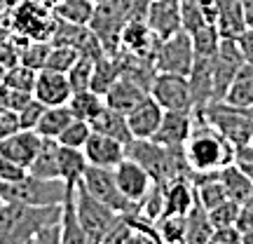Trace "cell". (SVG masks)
<instances>
[{
    "label": "cell",
    "instance_id": "cell-42",
    "mask_svg": "<svg viewBox=\"0 0 253 244\" xmlns=\"http://www.w3.org/2000/svg\"><path fill=\"white\" fill-rule=\"evenodd\" d=\"M45 103H40L38 99H31L26 101V106L19 110L17 115H19V127L21 129H36V125L40 122V118H42V113H45Z\"/></svg>",
    "mask_w": 253,
    "mask_h": 244
},
{
    "label": "cell",
    "instance_id": "cell-16",
    "mask_svg": "<svg viewBox=\"0 0 253 244\" xmlns=\"http://www.w3.org/2000/svg\"><path fill=\"white\" fill-rule=\"evenodd\" d=\"M82 150L91 167H103V169H115L126 157V146L113 136L101 134V132H91Z\"/></svg>",
    "mask_w": 253,
    "mask_h": 244
},
{
    "label": "cell",
    "instance_id": "cell-44",
    "mask_svg": "<svg viewBox=\"0 0 253 244\" xmlns=\"http://www.w3.org/2000/svg\"><path fill=\"white\" fill-rule=\"evenodd\" d=\"M209 244H242V233L237 226L213 228V233L209 237Z\"/></svg>",
    "mask_w": 253,
    "mask_h": 244
},
{
    "label": "cell",
    "instance_id": "cell-24",
    "mask_svg": "<svg viewBox=\"0 0 253 244\" xmlns=\"http://www.w3.org/2000/svg\"><path fill=\"white\" fill-rule=\"evenodd\" d=\"M218 179H220L223 188H225V195L230 199L244 204L246 199L251 197L253 183H251V179L246 176L244 169L239 167V162H232V164H227V167H223V169L218 172Z\"/></svg>",
    "mask_w": 253,
    "mask_h": 244
},
{
    "label": "cell",
    "instance_id": "cell-28",
    "mask_svg": "<svg viewBox=\"0 0 253 244\" xmlns=\"http://www.w3.org/2000/svg\"><path fill=\"white\" fill-rule=\"evenodd\" d=\"M68 108H71L75 120H84V122L91 125L94 120L99 118L101 110L106 108V101L94 90H82V92H73L71 101H68Z\"/></svg>",
    "mask_w": 253,
    "mask_h": 244
},
{
    "label": "cell",
    "instance_id": "cell-37",
    "mask_svg": "<svg viewBox=\"0 0 253 244\" xmlns=\"http://www.w3.org/2000/svg\"><path fill=\"white\" fill-rule=\"evenodd\" d=\"M36 73L33 68H26V66H12L5 71L2 75V85H7L9 90H17V92H26V94H33V85H36Z\"/></svg>",
    "mask_w": 253,
    "mask_h": 244
},
{
    "label": "cell",
    "instance_id": "cell-5",
    "mask_svg": "<svg viewBox=\"0 0 253 244\" xmlns=\"http://www.w3.org/2000/svg\"><path fill=\"white\" fill-rule=\"evenodd\" d=\"M192 110H197L209 125L216 127L235 148L249 146L253 141V120L242 108H235V106H230L225 101H213V103H209L204 108H192Z\"/></svg>",
    "mask_w": 253,
    "mask_h": 244
},
{
    "label": "cell",
    "instance_id": "cell-20",
    "mask_svg": "<svg viewBox=\"0 0 253 244\" xmlns=\"http://www.w3.org/2000/svg\"><path fill=\"white\" fill-rule=\"evenodd\" d=\"M143 97H148V90L143 85H138L136 80L126 78V75H120L118 80L113 82V87L103 94V101H106L108 108L120 110V113L126 115Z\"/></svg>",
    "mask_w": 253,
    "mask_h": 244
},
{
    "label": "cell",
    "instance_id": "cell-41",
    "mask_svg": "<svg viewBox=\"0 0 253 244\" xmlns=\"http://www.w3.org/2000/svg\"><path fill=\"white\" fill-rule=\"evenodd\" d=\"M49 47L52 45L45 43V40H33V45H26L24 49H19V63H21V66H26V68H33V71L45 68Z\"/></svg>",
    "mask_w": 253,
    "mask_h": 244
},
{
    "label": "cell",
    "instance_id": "cell-6",
    "mask_svg": "<svg viewBox=\"0 0 253 244\" xmlns=\"http://www.w3.org/2000/svg\"><path fill=\"white\" fill-rule=\"evenodd\" d=\"M195 63V47L188 31H178L171 38H164L157 45L153 56L155 73H171V75H190V68Z\"/></svg>",
    "mask_w": 253,
    "mask_h": 244
},
{
    "label": "cell",
    "instance_id": "cell-33",
    "mask_svg": "<svg viewBox=\"0 0 253 244\" xmlns=\"http://www.w3.org/2000/svg\"><path fill=\"white\" fill-rule=\"evenodd\" d=\"M71 193H73V190H71ZM59 228H61V240H59V244H96L89 235H87V233H84V228L78 223L71 195H68V199L63 202Z\"/></svg>",
    "mask_w": 253,
    "mask_h": 244
},
{
    "label": "cell",
    "instance_id": "cell-21",
    "mask_svg": "<svg viewBox=\"0 0 253 244\" xmlns=\"http://www.w3.org/2000/svg\"><path fill=\"white\" fill-rule=\"evenodd\" d=\"M195 202H197V195H195V186L190 181V176L173 179L164 186V214L185 216L195 207Z\"/></svg>",
    "mask_w": 253,
    "mask_h": 244
},
{
    "label": "cell",
    "instance_id": "cell-50",
    "mask_svg": "<svg viewBox=\"0 0 253 244\" xmlns=\"http://www.w3.org/2000/svg\"><path fill=\"white\" fill-rule=\"evenodd\" d=\"M237 162H251L253 164V144L237 148Z\"/></svg>",
    "mask_w": 253,
    "mask_h": 244
},
{
    "label": "cell",
    "instance_id": "cell-57",
    "mask_svg": "<svg viewBox=\"0 0 253 244\" xmlns=\"http://www.w3.org/2000/svg\"><path fill=\"white\" fill-rule=\"evenodd\" d=\"M173 2H178V0H173Z\"/></svg>",
    "mask_w": 253,
    "mask_h": 244
},
{
    "label": "cell",
    "instance_id": "cell-1",
    "mask_svg": "<svg viewBox=\"0 0 253 244\" xmlns=\"http://www.w3.org/2000/svg\"><path fill=\"white\" fill-rule=\"evenodd\" d=\"M195 122L190 139L183 146V153L188 160L190 174H209L220 172L223 167L237 162V148L225 136L218 132L216 127H211L207 120L199 115L197 110H192Z\"/></svg>",
    "mask_w": 253,
    "mask_h": 244
},
{
    "label": "cell",
    "instance_id": "cell-38",
    "mask_svg": "<svg viewBox=\"0 0 253 244\" xmlns=\"http://www.w3.org/2000/svg\"><path fill=\"white\" fill-rule=\"evenodd\" d=\"M68 82H71L73 92H82V90H91V75H94V59L80 54V59L71 66V71L66 73Z\"/></svg>",
    "mask_w": 253,
    "mask_h": 244
},
{
    "label": "cell",
    "instance_id": "cell-19",
    "mask_svg": "<svg viewBox=\"0 0 253 244\" xmlns=\"http://www.w3.org/2000/svg\"><path fill=\"white\" fill-rule=\"evenodd\" d=\"M40 144H42V136L38 134L36 129H17L14 134L0 139V157L12 160V162L28 169V164L33 162Z\"/></svg>",
    "mask_w": 253,
    "mask_h": 244
},
{
    "label": "cell",
    "instance_id": "cell-13",
    "mask_svg": "<svg viewBox=\"0 0 253 244\" xmlns=\"http://www.w3.org/2000/svg\"><path fill=\"white\" fill-rule=\"evenodd\" d=\"M73 97V87L68 82V75L49 68H40L36 73L33 85V99H38L45 106H66Z\"/></svg>",
    "mask_w": 253,
    "mask_h": 244
},
{
    "label": "cell",
    "instance_id": "cell-31",
    "mask_svg": "<svg viewBox=\"0 0 253 244\" xmlns=\"http://www.w3.org/2000/svg\"><path fill=\"white\" fill-rule=\"evenodd\" d=\"M213 226L209 221V211L199 202L185 214V244H209Z\"/></svg>",
    "mask_w": 253,
    "mask_h": 244
},
{
    "label": "cell",
    "instance_id": "cell-48",
    "mask_svg": "<svg viewBox=\"0 0 253 244\" xmlns=\"http://www.w3.org/2000/svg\"><path fill=\"white\" fill-rule=\"evenodd\" d=\"M237 228H239V233L253 230V207L242 204V211H239V218H237Z\"/></svg>",
    "mask_w": 253,
    "mask_h": 244
},
{
    "label": "cell",
    "instance_id": "cell-35",
    "mask_svg": "<svg viewBox=\"0 0 253 244\" xmlns=\"http://www.w3.org/2000/svg\"><path fill=\"white\" fill-rule=\"evenodd\" d=\"M157 233L162 244H185V216L164 214L157 221Z\"/></svg>",
    "mask_w": 253,
    "mask_h": 244
},
{
    "label": "cell",
    "instance_id": "cell-30",
    "mask_svg": "<svg viewBox=\"0 0 253 244\" xmlns=\"http://www.w3.org/2000/svg\"><path fill=\"white\" fill-rule=\"evenodd\" d=\"M122 75V61L120 56H110V54H103L101 59L94 61V75H91V90L96 94H106V92L113 87V82L118 80Z\"/></svg>",
    "mask_w": 253,
    "mask_h": 244
},
{
    "label": "cell",
    "instance_id": "cell-18",
    "mask_svg": "<svg viewBox=\"0 0 253 244\" xmlns=\"http://www.w3.org/2000/svg\"><path fill=\"white\" fill-rule=\"evenodd\" d=\"M162 115H164V108L157 103V101L148 94L143 99L136 103L134 108L126 113V125H129V132L134 139H153L157 127L162 122Z\"/></svg>",
    "mask_w": 253,
    "mask_h": 244
},
{
    "label": "cell",
    "instance_id": "cell-55",
    "mask_svg": "<svg viewBox=\"0 0 253 244\" xmlns=\"http://www.w3.org/2000/svg\"><path fill=\"white\" fill-rule=\"evenodd\" d=\"M89 2H94V5H99V2H106V0H89Z\"/></svg>",
    "mask_w": 253,
    "mask_h": 244
},
{
    "label": "cell",
    "instance_id": "cell-9",
    "mask_svg": "<svg viewBox=\"0 0 253 244\" xmlns=\"http://www.w3.org/2000/svg\"><path fill=\"white\" fill-rule=\"evenodd\" d=\"M244 54L237 45V40L223 38L220 47L213 54V101H223L230 82L235 80L237 71L244 66Z\"/></svg>",
    "mask_w": 253,
    "mask_h": 244
},
{
    "label": "cell",
    "instance_id": "cell-14",
    "mask_svg": "<svg viewBox=\"0 0 253 244\" xmlns=\"http://www.w3.org/2000/svg\"><path fill=\"white\" fill-rule=\"evenodd\" d=\"M157 45H160V40L153 36V31L148 28L143 19H129L125 24L122 36H120V52L153 61Z\"/></svg>",
    "mask_w": 253,
    "mask_h": 244
},
{
    "label": "cell",
    "instance_id": "cell-36",
    "mask_svg": "<svg viewBox=\"0 0 253 244\" xmlns=\"http://www.w3.org/2000/svg\"><path fill=\"white\" fill-rule=\"evenodd\" d=\"M52 45V43H49ZM80 59V52L75 47H68V45H52L49 47V54H47V61H45V68L49 71H59V73H68L71 66Z\"/></svg>",
    "mask_w": 253,
    "mask_h": 244
},
{
    "label": "cell",
    "instance_id": "cell-10",
    "mask_svg": "<svg viewBox=\"0 0 253 244\" xmlns=\"http://www.w3.org/2000/svg\"><path fill=\"white\" fill-rule=\"evenodd\" d=\"M56 17H47V9H42V2L36 0H26L21 2L14 12V28L28 40H45L49 43V38L54 33Z\"/></svg>",
    "mask_w": 253,
    "mask_h": 244
},
{
    "label": "cell",
    "instance_id": "cell-47",
    "mask_svg": "<svg viewBox=\"0 0 253 244\" xmlns=\"http://www.w3.org/2000/svg\"><path fill=\"white\" fill-rule=\"evenodd\" d=\"M237 45H239L242 54H244V61L253 68V28H246L244 33L237 38Z\"/></svg>",
    "mask_w": 253,
    "mask_h": 244
},
{
    "label": "cell",
    "instance_id": "cell-52",
    "mask_svg": "<svg viewBox=\"0 0 253 244\" xmlns=\"http://www.w3.org/2000/svg\"><path fill=\"white\" fill-rule=\"evenodd\" d=\"M242 244H253V230H249V233H242Z\"/></svg>",
    "mask_w": 253,
    "mask_h": 244
},
{
    "label": "cell",
    "instance_id": "cell-43",
    "mask_svg": "<svg viewBox=\"0 0 253 244\" xmlns=\"http://www.w3.org/2000/svg\"><path fill=\"white\" fill-rule=\"evenodd\" d=\"M28 176V169L21 164L0 157V183H17Z\"/></svg>",
    "mask_w": 253,
    "mask_h": 244
},
{
    "label": "cell",
    "instance_id": "cell-53",
    "mask_svg": "<svg viewBox=\"0 0 253 244\" xmlns=\"http://www.w3.org/2000/svg\"><path fill=\"white\" fill-rule=\"evenodd\" d=\"M242 110H244L246 115H249V118H251V120H253V108H242Z\"/></svg>",
    "mask_w": 253,
    "mask_h": 244
},
{
    "label": "cell",
    "instance_id": "cell-39",
    "mask_svg": "<svg viewBox=\"0 0 253 244\" xmlns=\"http://www.w3.org/2000/svg\"><path fill=\"white\" fill-rule=\"evenodd\" d=\"M242 204L235 199H223L218 207L209 209V221L213 228H225V226H237V218H239Z\"/></svg>",
    "mask_w": 253,
    "mask_h": 244
},
{
    "label": "cell",
    "instance_id": "cell-26",
    "mask_svg": "<svg viewBox=\"0 0 253 244\" xmlns=\"http://www.w3.org/2000/svg\"><path fill=\"white\" fill-rule=\"evenodd\" d=\"M225 103L235 108H253V68L244 63L225 92Z\"/></svg>",
    "mask_w": 253,
    "mask_h": 244
},
{
    "label": "cell",
    "instance_id": "cell-46",
    "mask_svg": "<svg viewBox=\"0 0 253 244\" xmlns=\"http://www.w3.org/2000/svg\"><path fill=\"white\" fill-rule=\"evenodd\" d=\"M59 240H61V228H59V223H52V226L42 228L31 240V244H59Z\"/></svg>",
    "mask_w": 253,
    "mask_h": 244
},
{
    "label": "cell",
    "instance_id": "cell-45",
    "mask_svg": "<svg viewBox=\"0 0 253 244\" xmlns=\"http://www.w3.org/2000/svg\"><path fill=\"white\" fill-rule=\"evenodd\" d=\"M17 129H21V127H19V115L17 113H14V110L0 108V139L14 134Z\"/></svg>",
    "mask_w": 253,
    "mask_h": 244
},
{
    "label": "cell",
    "instance_id": "cell-56",
    "mask_svg": "<svg viewBox=\"0 0 253 244\" xmlns=\"http://www.w3.org/2000/svg\"><path fill=\"white\" fill-rule=\"evenodd\" d=\"M2 202H5V199H2V197H0V207H2Z\"/></svg>",
    "mask_w": 253,
    "mask_h": 244
},
{
    "label": "cell",
    "instance_id": "cell-29",
    "mask_svg": "<svg viewBox=\"0 0 253 244\" xmlns=\"http://www.w3.org/2000/svg\"><path fill=\"white\" fill-rule=\"evenodd\" d=\"M73 113L71 108H68V103L66 106H47L45 113H42V118H40V122L36 125V132L42 139H59L61 136V132L66 129V127L73 122Z\"/></svg>",
    "mask_w": 253,
    "mask_h": 244
},
{
    "label": "cell",
    "instance_id": "cell-32",
    "mask_svg": "<svg viewBox=\"0 0 253 244\" xmlns=\"http://www.w3.org/2000/svg\"><path fill=\"white\" fill-rule=\"evenodd\" d=\"M94 2L89 0H56L52 14L59 21H68V24H78V26H89L91 14H94Z\"/></svg>",
    "mask_w": 253,
    "mask_h": 244
},
{
    "label": "cell",
    "instance_id": "cell-17",
    "mask_svg": "<svg viewBox=\"0 0 253 244\" xmlns=\"http://www.w3.org/2000/svg\"><path fill=\"white\" fill-rule=\"evenodd\" d=\"M145 24L157 40L171 38L183 28L181 7L173 0H150L145 9Z\"/></svg>",
    "mask_w": 253,
    "mask_h": 244
},
{
    "label": "cell",
    "instance_id": "cell-27",
    "mask_svg": "<svg viewBox=\"0 0 253 244\" xmlns=\"http://www.w3.org/2000/svg\"><path fill=\"white\" fill-rule=\"evenodd\" d=\"M91 129L94 132H101V134L106 136H113V139H118L122 144H129V141H134V136L129 132V125H126V115L125 113H120V110H113V108H106L99 113V118L91 122Z\"/></svg>",
    "mask_w": 253,
    "mask_h": 244
},
{
    "label": "cell",
    "instance_id": "cell-25",
    "mask_svg": "<svg viewBox=\"0 0 253 244\" xmlns=\"http://www.w3.org/2000/svg\"><path fill=\"white\" fill-rule=\"evenodd\" d=\"M28 174L40 179H59V141L42 139L33 162L28 164Z\"/></svg>",
    "mask_w": 253,
    "mask_h": 244
},
{
    "label": "cell",
    "instance_id": "cell-22",
    "mask_svg": "<svg viewBox=\"0 0 253 244\" xmlns=\"http://www.w3.org/2000/svg\"><path fill=\"white\" fill-rule=\"evenodd\" d=\"M216 28L220 38L237 40L246 31L244 12L239 0H216Z\"/></svg>",
    "mask_w": 253,
    "mask_h": 244
},
{
    "label": "cell",
    "instance_id": "cell-8",
    "mask_svg": "<svg viewBox=\"0 0 253 244\" xmlns=\"http://www.w3.org/2000/svg\"><path fill=\"white\" fill-rule=\"evenodd\" d=\"M164 110H192V90L188 75H171V73H155V80L148 92Z\"/></svg>",
    "mask_w": 253,
    "mask_h": 244
},
{
    "label": "cell",
    "instance_id": "cell-3",
    "mask_svg": "<svg viewBox=\"0 0 253 244\" xmlns=\"http://www.w3.org/2000/svg\"><path fill=\"white\" fill-rule=\"evenodd\" d=\"M71 190L61 179H40L28 174L17 183H0V197L28 207H61Z\"/></svg>",
    "mask_w": 253,
    "mask_h": 244
},
{
    "label": "cell",
    "instance_id": "cell-11",
    "mask_svg": "<svg viewBox=\"0 0 253 244\" xmlns=\"http://www.w3.org/2000/svg\"><path fill=\"white\" fill-rule=\"evenodd\" d=\"M101 244H162L157 223L143 218L138 211L131 216H122L118 226L108 233Z\"/></svg>",
    "mask_w": 253,
    "mask_h": 244
},
{
    "label": "cell",
    "instance_id": "cell-40",
    "mask_svg": "<svg viewBox=\"0 0 253 244\" xmlns=\"http://www.w3.org/2000/svg\"><path fill=\"white\" fill-rule=\"evenodd\" d=\"M91 125L89 122H84V120H73L71 125L66 127L61 132V136L56 139L61 146H68V148H84V144H87V139L91 136Z\"/></svg>",
    "mask_w": 253,
    "mask_h": 244
},
{
    "label": "cell",
    "instance_id": "cell-15",
    "mask_svg": "<svg viewBox=\"0 0 253 244\" xmlns=\"http://www.w3.org/2000/svg\"><path fill=\"white\" fill-rule=\"evenodd\" d=\"M192 122H195L192 110H164L162 122L150 141L167 146V148H183L190 139Z\"/></svg>",
    "mask_w": 253,
    "mask_h": 244
},
{
    "label": "cell",
    "instance_id": "cell-23",
    "mask_svg": "<svg viewBox=\"0 0 253 244\" xmlns=\"http://www.w3.org/2000/svg\"><path fill=\"white\" fill-rule=\"evenodd\" d=\"M87 157L84 150L80 148H68V146L59 144V179H61L68 188H75L82 181V176L87 172Z\"/></svg>",
    "mask_w": 253,
    "mask_h": 244
},
{
    "label": "cell",
    "instance_id": "cell-2",
    "mask_svg": "<svg viewBox=\"0 0 253 244\" xmlns=\"http://www.w3.org/2000/svg\"><path fill=\"white\" fill-rule=\"evenodd\" d=\"M61 207H28L2 202L0 207V244H28L42 228L61 221Z\"/></svg>",
    "mask_w": 253,
    "mask_h": 244
},
{
    "label": "cell",
    "instance_id": "cell-58",
    "mask_svg": "<svg viewBox=\"0 0 253 244\" xmlns=\"http://www.w3.org/2000/svg\"><path fill=\"white\" fill-rule=\"evenodd\" d=\"M28 244H31V242H28Z\"/></svg>",
    "mask_w": 253,
    "mask_h": 244
},
{
    "label": "cell",
    "instance_id": "cell-7",
    "mask_svg": "<svg viewBox=\"0 0 253 244\" xmlns=\"http://www.w3.org/2000/svg\"><path fill=\"white\" fill-rule=\"evenodd\" d=\"M82 186L87 188L89 195L108 204L113 211H118L122 216H131L138 211V204L129 202V199L122 195V190L118 188V181H115V172L113 169H103V167H87V172L82 176Z\"/></svg>",
    "mask_w": 253,
    "mask_h": 244
},
{
    "label": "cell",
    "instance_id": "cell-12",
    "mask_svg": "<svg viewBox=\"0 0 253 244\" xmlns=\"http://www.w3.org/2000/svg\"><path fill=\"white\" fill-rule=\"evenodd\" d=\"M113 172H115V181H118V188L122 190V195L129 202H134V204H141L143 197L155 186L150 174L145 172L136 160H131V157H125Z\"/></svg>",
    "mask_w": 253,
    "mask_h": 244
},
{
    "label": "cell",
    "instance_id": "cell-49",
    "mask_svg": "<svg viewBox=\"0 0 253 244\" xmlns=\"http://www.w3.org/2000/svg\"><path fill=\"white\" fill-rule=\"evenodd\" d=\"M239 5H242V12H244L246 28H253V0H239Z\"/></svg>",
    "mask_w": 253,
    "mask_h": 244
},
{
    "label": "cell",
    "instance_id": "cell-34",
    "mask_svg": "<svg viewBox=\"0 0 253 244\" xmlns=\"http://www.w3.org/2000/svg\"><path fill=\"white\" fill-rule=\"evenodd\" d=\"M192 38V47H195V56H213L220 47V33H218L216 24H207L202 26L199 31L190 33Z\"/></svg>",
    "mask_w": 253,
    "mask_h": 244
},
{
    "label": "cell",
    "instance_id": "cell-4",
    "mask_svg": "<svg viewBox=\"0 0 253 244\" xmlns=\"http://www.w3.org/2000/svg\"><path fill=\"white\" fill-rule=\"evenodd\" d=\"M71 199H73V209H75L78 223L84 228V233L96 244L103 242V240L108 237L110 230L122 221V214L113 211L108 204H103V202H99L94 195H89L82 183H78V186L73 188Z\"/></svg>",
    "mask_w": 253,
    "mask_h": 244
},
{
    "label": "cell",
    "instance_id": "cell-54",
    "mask_svg": "<svg viewBox=\"0 0 253 244\" xmlns=\"http://www.w3.org/2000/svg\"><path fill=\"white\" fill-rule=\"evenodd\" d=\"M244 204H249V207H253V193H251V197H249V199H246V202H244Z\"/></svg>",
    "mask_w": 253,
    "mask_h": 244
},
{
    "label": "cell",
    "instance_id": "cell-51",
    "mask_svg": "<svg viewBox=\"0 0 253 244\" xmlns=\"http://www.w3.org/2000/svg\"><path fill=\"white\" fill-rule=\"evenodd\" d=\"M239 167L244 169L246 176H249V179H251V183H253V164L251 162H239Z\"/></svg>",
    "mask_w": 253,
    "mask_h": 244
}]
</instances>
